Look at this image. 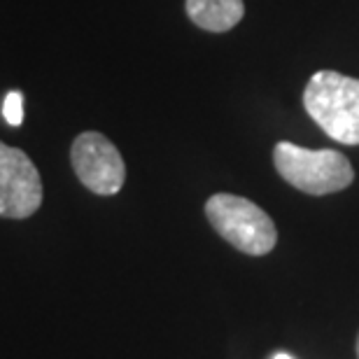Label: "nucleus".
<instances>
[{"instance_id":"obj_9","label":"nucleus","mask_w":359,"mask_h":359,"mask_svg":"<svg viewBox=\"0 0 359 359\" xmlns=\"http://www.w3.org/2000/svg\"><path fill=\"white\" fill-rule=\"evenodd\" d=\"M357 357H359V336H357Z\"/></svg>"},{"instance_id":"obj_1","label":"nucleus","mask_w":359,"mask_h":359,"mask_svg":"<svg viewBox=\"0 0 359 359\" xmlns=\"http://www.w3.org/2000/svg\"><path fill=\"white\" fill-rule=\"evenodd\" d=\"M311 119L341 145H359V80L336 70H318L304 89Z\"/></svg>"},{"instance_id":"obj_5","label":"nucleus","mask_w":359,"mask_h":359,"mask_svg":"<svg viewBox=\"0 0 359 359\" xmlns=\"http://www.w3.org/2000/svg\"><path fill=\"white\" fill-rule=\"evenodd\" d=\"M42 205V180L26 152L0 142V217L26 219Z\"/></svg>"},{"instance_id":"obj_8","label":"nucleus","mask_w":359,"mask_h":359,"mask_svg":"<svg viewBox=\"0 0 359 359\" xmlns=\"http://www.w3.org/2000/svg\"><path fill=\"white\" fill-rule=\"evenodd\" d=\"M273 359H294V357L287 353H278V355H273Z\"/></svg>"},{"instance_id":"obj_3","label":"nucleus","mask_w":359,"mask_h":359,"mask_svg":"<svg viewBox=\"0 0 359 359\" xmlns=\"http://www.w3.org/2000/svg\"><path fill=\"white\" fill-rule=\"evenodd\" d=\"M205 217L215 231L243 255L264 257L278 243V229L269 212L236 194H215L208 198Z\"/></svg>"},{"instance_id":"obj_7","label":"nucleus","mask_w":359,"mask_h":359,"mask_svg":"<svg viewBox=\"0 0 359 359\" xmlns=\"http://www.w3.org/2000/svg\"><path fill=\"white\" fill-rule=\"evenodd\" d=\"M24 98H21L19 91H10L5 96V103H3V117L10 126H21L24 121Z\"/></svg>"},{"instance_id":"obj_2","label":"nucleus","mask_w":359,"mask_h":359,"mask_svg":"<svg viewBox=\"0 0 359 359\" xmlns=\"http://www.w3.org/2000/svg\"><path fill=\"white\" fill-rule=\"evenodd\" d=\"M273 163L285 182L311 196L343 191L355 180L353 163L339 149H306L280 140L273 147Z\"/></svg>"},{"instance_id":"obj_6","label":"nucleus","mask_w":359,"mask_h":359,"mask_svg":"<svg viewBox=\"0 0 359 359\" xmlns=\"http://www.w3.org/2000/svg\"><path fill=\"white\" fill-rule=\"evenodd\" d=\"M184 10L187 17L208 33H226L245 17L243 0H184Z\"/></svg>"},{"instance_id":"obj_4","label":"nucleus","mask_w":359,"mask_h":359,"mask_svg":"<svg viewBox=\"0 0 359 359\" xmlns=\"http://www.w3.org/2000/svg\"><path fill=\"white\" fill-rule=\"evenodd\" d=\"M70 161L80 182L98 196H112L124 187V159L103 133L84 131L77 135L70 147Z\"/></svg>"}]
</instances>
